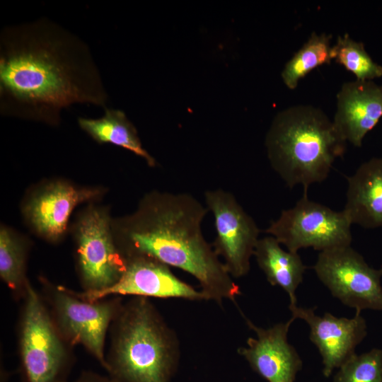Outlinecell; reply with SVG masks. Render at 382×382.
<instances>
[{
	"mask_svg": "<svg viewBox=\"0 0 382 382\" xmlns=\"http://www.w3.org/2000/svg\"><path fill=\"white\" fill-rule=\"evenodd\" d=\"M108 93L88 45L47 17L0 32V115L51 126L76 104L108 108Z\"/></svg>",
	"mask_w": 382,
	"mask_h": 382,
	"instance_id": "cell-1",
	"label": "cell"
},
{
	"mask_svg": "<svg viewBox=\"0 0 382 382\" xmlns=\"http://www.w3.org/2000/svg\"><path fill=\"white\" fill-rule=\"evenodd\" d=\"M291 317L301 319L310 328V340L318 348L323 364V374L328 378L353 357L355 348L366 337V323L361 312L352 318H337L330 313L323 316L315 313L316 307L308 308L289 305Z\"/></svg>",
	"mask_w": 382,
	"mask_h": 382,
	"instance_id": "cell-12",
	"label": "cell"
},
{
	"mask_svg": "<svg viewBox=\"0 0 382 382\" xmlns=\"http://www.w3.org/2000/svg\"><path fill=\"white\" fill-rule=\"evenodd\" d=\"M25 247L8 228L0 231V276L13 291L24 294L25 279Z\"/></svg>",
	"mask_w": 382,
	"mask_h": 382,
	"instance_id": "cell-21",
	"label": "cell"
},
{
	"mask_svg": "<svg viewBox=\"0 0 382 382\" xmlns=\"http://www.w3.org/2000/svg\"><path fill=\"white\" fill-rule=\"evenodd\" d=\"M108 371L120 382H170L180 358L175 331L146 297L123 305L113 321Z\"/></svg>",
	"mask_w": 382,
	"mask_h": 382,
	"instance_id": "cell-4",
	"label": "cell"
},
{
	"mask_svg": "<svg viewBox=\"0 0 382 382\" xmlns=\"http://www.w3.org/2000/svg\"><path fill=\"white\" fill-rule=\"evenodd\" d=\"M333 382H382V350L355 354L339 368Z\"/></svg>",
	"mask_w": 382,
	"mask_h": 382,
	"instance_id": "cell-22",
	"label": "cell"
},
{
	"mask_svg": "<svg viewBox=\"0 0 382 382\" xmlns=\"http://www.w3.org/2000/svg\"><path fill=\"white\" fill-rule=\"evenodd\" d=\"M100 192L98 189L76 187L63 181L53 182L29 199L24 207V214L38 235L55 242L64 235L74 207L98 197Z\"/></svg>",
	"mask_w": 382,
	"mask_h": 382,
	"instance_id": "cell-14",
	"label": "cell"
},
{
	"mask_svg": "<svg viewBox=\"0 0 382 382\" xmlns=\"http://www.w3.org/2000/svg\"><path fill=\"white\" fill-rule=\"evenodd\" d=\"M313 270L344 305L357 312L382 311V269L371 267L350 245L320 252Z\"/></svg>",
	"mask_w": 382,
	"mask_h": 382,
	"instance_id": "cell-7",
	"label": "cell"
},
{
	"mask_svg": "<svg viewBox=\"0 0 382 382\" xmlns=\"http://www.w3.org/2000/svg\"><path fill=\"white\" fill-rule=\"evenodd\" d=\"M206 207L214 219L216 236L212 247L232 278H241L250 269L260 229L235 196L222 189L207 190Z\"/></svg>",
	"mask_w": 382,
	"mask_h": 382,
	"instance_id": "cell-10",
	"label": "cell"
},
{
	"mask_svg": "<svg viewBox=\"0 0 382 382\" xmlns=\"http://www.w3.org/2000/svg\"><path fill=\"white\" fill-rule=\"evenodd\" d=\"M331 38L332 35L325 33H311L307 41L286 63L282 71V79L288 88L295 89L299 81L313 69L330 63Z\"/></svg>",
	"mask_w": 382,
	"mask_h": 382,
	"instance_id": "cell-19",
	"label": "cell"
},
{
	"mask_svg": "<svg viewBox=\"0 0 382 382\" xmlns=\"http://www.w3.org/2000/svg\"><path fill=\"white\" fill-rule=\"evenodd\" d=\"M23 296L20 354L25 382H64L70 361L65 341L28 281Z\"/></svg>",
	"mask_w": 382,
	"mask_h": 382,
	"instance_id": "cell-5",
	"label": "cell"
},
{
	"mask_svg": "<svg viewBox=\"0 0 382 382\" xmlns=\"http://www.w3.org/2000/svg\"><path fill=\"white\" fill-rule=\"evenodd\" d=\"M272 168L292 188L307 193L310 185L325 180L347 141L320 109L297 105L279 112L265 137Z\"/></svg>",
	"mask_w": 382,
	"mask_h": 382,
	"instance_id": "cell-3",
	"label": "cell"
},
{
	"mask_svg": "<svg viewBox=\"0 0 382 382\" xmlns=\"http://www.w3.org/2000/svg\"><path fill=\"white\" fill-rule=\"evenodd\" d=\"M343 211L352 224L365 228H382V158H372L347 178Z\"/></svg>",
	"mask_w": 382,
	"mask_h": 382,
	"instance_id": "cell-16",
	"label": "cell"
},
{
	"mask_svg": "<svg viewBox=\"0 0 382 382\" xmlns=\"http://www.w3.org/2000/svg\"><path fill=\"white\" fill-rule=\"evenodd\" d=\"M78 264L86 291H100L115 284L126 269L105 210L88 209L76 226Z\"/></svg>",
	"mask_w": 382,
	"mask_h": 382,
	"instance_id": "cell-9",
	"label": "cell"
},
{
	"mask_svg": "<svg viewBox=\"0 0 382 382\" xmlns=\"http://www.w3.org/2000/svg\"><path fill=\"white\" fill-rule=\"evenodd\" d=\"M352 223L342 210L336 212L308 199L307 193L284 209L265 230L289 251L313 248L324 251L351 245Z\"/></svg>",
	"mask_w": 382,
	"mask_h": 382,
	"instance_id": "cell-6",
	"label": "cell"
},
{
	"mask_svg": "<svg viewBox=\"0 0 382 382\" xmlns=\"http://www.w3.org/2000/svg\"><path fill=\"white\" fill-rule=\"evenodd\" d=\"M64 382H66V381ZM73 382H120L117 379L110 377L103 376L92 372L83 373L76 381Z\"/></svg>",
	"mask_w": 382,
	"mask_h": 382,
	"instance_id": "cell-23",
	"label": "cell"
},
{
	"mask_svg": "<svg viewBox=\"0 0 382 382\" xmlns=\"http://www.w3.org/2000/svg\"><path fill=\"white\" fill-rule=\"evenodd\" d=\"M330 54L332 59L352 72L357 80L373 81L382 76V66L374 61L362 42L353 40L347 33L337 37Z\"/></svg>",
	"mask_w": 382,
	"mask_h": 382,
	"instance_id": "cell-20",
	"label": "cell"
},
{
	"mask_svg": "<svg viewBox=\"0 0 382 382\" xmlns=\"http://www.w3.org/2000/svg\"><path fill=\"white\" fill-rule=\"evenodd\" d=\"M52 317L65 342L83 345L108 371L104 345L108 329L123 304L118 299L89 301L71 290L51 292Z\"/></svg>",
	"mask_w": 382,
	"mask_h": 382,
	"instance_id": "cell-8",
	"label": "cell"
},
{
	"mask_svg": "<svg viewBox=\"0 0 382 382\" xmlns=\"http://www.w3.org/2000/svg\"><path fill=\"white\" fill-rule=\"evenodd\" d=\"M243 316L256 337H248L247 347H241L238 353L251 369L268 382H294L302 369V360L296 349L288 342L289 327L295 320L291 318L268 328L258 327Z\"/></svg>",
	"mask_w": 382,
	"mask_h": 382,
	"instance_id": "cell-13",
	"label": "cell"
},
{
	"mask_svg": "<svg viewBox=\"0 0 382 382\" xmlns=\"http://www.w3.org/2000/svg\"><path fill=\"white\" fill-rule=\"evenodd\" d=\"M125 258L126 269L115 284L100 291H84L82 293L74 292V294L89 301L112 294L207 301L201 290L195 289L177 277L168 265L144 255H132Z\"/></svg>",
	"mask_w": 382,
	"mask_h": 382,
	"instance_id": "cell-11",
	"label": "cell"
},
{
	"mask_svg": "<svg viewBox=\"0 0 382 382\" xmlns=\"http://www.w3.org/2000/svg\"><path fill=\"white\" fill-rule=\"evenodd\" d=\"M207 212L190 194L151 192L117 223V245L125 257L148 256L187 272L207 301H234L240 288L202 233Z\"/></svg>",
	"mask_w": 382,
	"mask_h": 382,
	"instance_id": "cell-2",
	"label": "cell"
},
{
	"mask_svg": "<svg viewBox=\"0 0 382 382\" xmlns=\"http://www.w3.org/2000/svg\"><path fill=\"white\" fill-rule=\"evenodd\" d=\"M381 117L382 85L357 79L342 84L332 121L347 142L361 146L365 136Z\"/></svg>",
	"mask_w": 382,
	"mask_h": 382,
	"instance_id": "cell-15",
	"label": "cell"
},
{
	"mask_svg": "<svg viewBox=\"0 0 382 382\" xmlns=\"http://www.w3.org/2000/svg\"><path fill=\"white\" fill-rule=\"evenodd\" d=\"M272 236L259 238L253 256L272 286H279L289 295V305H296V290L303 282L306 266L298 253L284 250Z\"/></svg>",
	"mask_w": 382,
	"mask_h": 382,
	"instance_id": "cell-17",
	"label": "cell"
},
{
	"mask_svg": "<svg viewBox=\"0 0 382 382\" xmlns=\"http://www.w3.org/2000/svg\"><path fill=\"white\" fill-rule=\"evenodd\" d=\"M78 123L98 144L122 147L144 159L149 166H155V159L143 148L136 127L122 110L107 108L102 117H79Z\"/></svg>",
	"mask_w": 382,
	"mask_h": 382,
	"instance_id": "cell-18",
	"label": "cell"
}]
</instances>
